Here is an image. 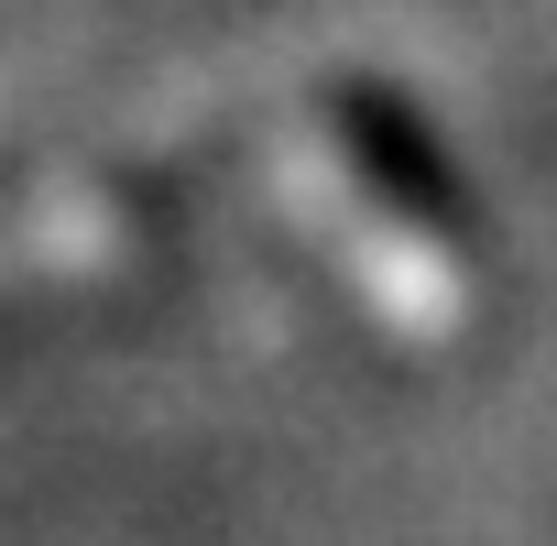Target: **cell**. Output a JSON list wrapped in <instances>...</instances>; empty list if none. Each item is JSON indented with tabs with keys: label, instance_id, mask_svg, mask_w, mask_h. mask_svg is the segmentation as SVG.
Here are the masks:
<instances>
[{
	"label": "cell",
	"instance_id": "6da1fadb",
	"mask_svg": "<svg viewBox=\"0 0 557 546\" xmlns=\"http://www.w3.org/2000/svg\"><path fill=\"white\" fill-rule=\"evenodd\" d=\"M296 142L329 175V197L350 208V229L405 262V273H470V197L448 175V142L426 132V110L372 77V66H318L296 88Z\"/></svg>",
	"mask_w": 557,
	"mask_h": 546
}]
</instances>
